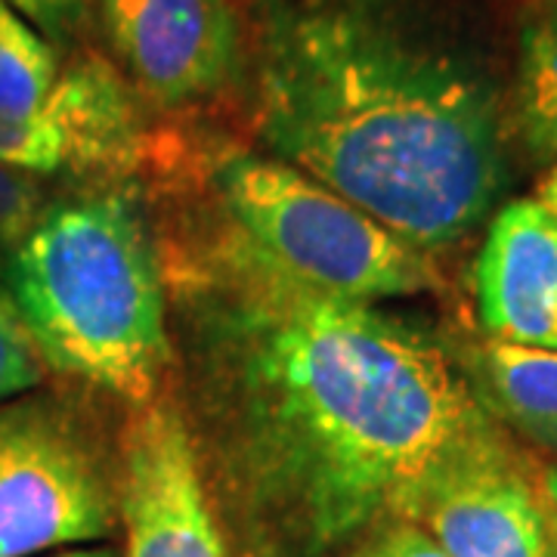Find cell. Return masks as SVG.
<instances>
[{
  "label": "cell",
  "mask_w": 557,
  "mask_h": 557,
  "mask_svg": "<svg viewBox=\"0 0 557 557\" xmlns=\"http://www.w3.org/2000/svg\"><path fill=\"white\" fill-rule=\"evenodd\" d=\"M161 267L183 416L255 557L354 548L498 428L434 332L285 276L226 223Z\"/></svg>",
  "instance_id": "obj_1"
},
{
  "label": "cell",
  "mask_w": 557,
  "mask_h": 557,
  "mask_svg": "<svg viewBox=\"0 0 557 557\" xmlns=\"http://www.w3.org/2000/svg\"><path fill=\"white\" fill-rule=\"evenodd\" d=\"M255 127L424 255L468 239L508 180L496 81L406 0H270Z\"/></svg>",
  "instance_id": "obj_2"
},
{
  "label": "cell",
  "mask_w": 557,
  "mask_h": 557,
  "mask_svg": "<svg viewBox=\"0 0 557 557\" xmlns=\"http://www.w3.org/2000/svg\"><path fill=\"white\" fill-rule=\"evenodd\" d=\"M0 282L57 372L143 406L174 369L168 282L137 193L97 183L50 201Z\"/></svg>",
  "instance_id": "obj_3"
},
{
  "label": "cell",
  "mask_w": 557,
  "mask_h": 557,
  "mask_svg": "<svg viewBox=\"0 0 557 557\" xmlns=\"http://www.w3.org/2000/svg\"><path fill=\"white\" fill-rule=\"evenodd\" d=\"M223 223L285 276L359 304L434 292L424 251L341 199L298 168L251 152H226L211 168Z\"/></svg>",
  "instance_id": "obj_4"
},
{
  "label": "cell",
  "mask_w": 557,
  "mask_h": 557,
  "mask_svg": "<svg viewBox=\"0 0 557 557\" xmlns=\"http://www.w3.org/2000/svg\"><path fill=\"white\" fill-rule=\"evenodd\" d=\"M119 527V465L57 394L0 406V557L94 545Z\"/></svg>",
  "instance_id": "obj_5"
},
{
  "label": "cell",
  "mask_w": 557,
  "mask_h": 557,
  "mask_svg": "<svg viewBox=\"0 0 557 557\" xmlns=\"http://www.w3.org/2000/svg\"><path fill=\"white\" fill-rule=\"evenodd\" d=\"M119 557H233L186 416L168 397L134 406L119 440Z\"/></svg>",
  "instance_id": "obj_6"
},
{
  "label": "cell",
  "mask_w": 557,
  "mask_h": 557,
  "mask_svg": "<svg viewBox=\"0 0 557 557\" xmlns=\"http://www.w3.org/2000/svg\"><path fill=\"white\" fill-rule=\"evenodd\" d=\"M449 557H555L557 520L542 483L502 431L443 461L409 515Z\"/></svg>",
  "instance_id": "obj_7"
},
{
  "label": "cell",
  "mask_w": 557,
  "mask_h": 557,
  "mask_svg": "<svg viewBox=\"0 0 557 557\" xmlns=\"http://www.w3.org/2000/svg\"><path fill=\"white\" fill-rule=\"evenodd\" d=\"M100 13L131 81L164 109L214 97L239 69L230 0H100Z\"/></svg>",
  "instance_id": "obj_8"
},
{
  "label": "cell",
  "mask_w": 557,
  "mask_h": 557,
  "mask_svg": "<svg viewBox=\"0 0 557 557\" xmlns=\"http://www.w3.org/2000/svg\"><path fill=\"white\" fill-rule=\"evenodd\" d=\"M478 313L490 338L548 347L557 310V218L539 201L498 211L478 260Z\"/></svg>",
  "instance_id": "obj_9"
},
{
  "label": "cell",
  "mask_w": 557,
  "mask_h": 557,
  "mask_svg": "<svg viewBox=\"0 0 557 557\" xmlns=\"http://www.w3.org/2000/svg\"><path fill=\"white\" fill-rule=\"evenodd\" d=\"M461 366L490 416L533 443L557 446V350L486 338Z\"/></svg>",
  "instance_id": "obj_10"
},
{
  "label": "cell",
  "mask_w": 557,
  "mask_h": 557,
  "mask_svg": "<svg viewBox=\"0 0 557 557\" xmlns=\"http://www.w3.org/2000/svg\"><path fill=\"white\" fill-rule=\"evenodd\" d=\"M511 124L533 159L557 164V0H539L520 25Z\"/></svg>",
  "instance_id": "obj_11"
},
{
  "label": "cell",
  "mask_w": 557,
  "mask_h": 557,
  "mask_svg": "<svg viewBox=\"0 0 557 557\" xmlns=\"http://www.w3.org/2000/svg\"><path fill=\"white\" fill-rule=\"evenodd\" d=\"M60 78L50 40L0 0V115L32 119Z\"/></svg>",
  "instance_id": "obj_12"
},
{
  "label": "cell",
  "mask_w": 557,
  "mask_h": 557,
  "mask_svg": "<svg viewBox=\"0 0 557 557\" xmlns=\"http://www.w3.org/2000/svg\"><path fill=\"white\" fill-rule=\"evenodd\" d=\"M0 164L28 174H78V152L60 112L44 100L32 119L0 115Z\"/></svg>",
  "instance_id": "obj_13"
},
{
  "label": "cell",
  "mask_w": 557,
  "mask_h": 557,
  "mask_svg": "<svg viewBox=\"0 0 557 557\" xmlns=\"http://www.w3.org/2000/svg\"><path fill=\"white\" fill-rule=\"evenodd\" d=\"M50 208L38 174L0 164V255L10 258Z\"/></svg>",
  "instance_id": "obj_14"
},
{
  "label": "cell",
  "mask_w": 557,
  "mask_h": 557,
  "mask_svg": "<svg viewBox=\"0 0 557 557\" xmlns=\"http://www.w3.org/2000/svg\"><path fill=\"white\" fill-rule=\"evenodd\" d=\"M47 372L38 344L22 329V322L0 313V406L38 391Z\"/></svg>",
  "instance_id": "obj_15"
},
{
  "label": "cell",
  "mask_w": 557,
  "mask_h": 557,
  "mask_svg": "<svg viewBox=\"0 0 557 557\" xmlns=\"http://www.w3.org/2000/svg\"><path fill=\"white\" fill-rule=\"evenodd\" d=\"M344 557H449L412 520H387L359 539Z\"/></svg>",
  "instance_id": "obj_16"
},
{
  "label": "cell",
  "mask_w": 557,
  "mask_h": 557,
  "mask_svg": "<svg viewBox=\"0 0 557 557\" xmlns=\"http://www.w3.org/2000/svg\"><path fill=\"white\" fill-rule=\"evenodd\" d=\"M3 3L13 7L28 25H35L38 35L65 44L78 35L90 0H3Z\"/></svg>",
  "instance_id": "obj_17"
},
{
  "label": "cell",
  "mask_w": 557,
  "mask_h": 557,
  "mask_svg": "<svg viewBox=\"0 0 557 557\" xmlns=\"http://www.w3.org/2000/svg\"><path fill=\"white\" fill-rule=\"evenodd\" d=\"M539 205L548 211V214H555L557 218V164L555 171H552V177L542 183V189H539Z\"/></svg>",
  "instance_id": "obj_18"
},
{
  "label": "cell",
  "mask_w": 557,
  "mask_h": 557,
  "mask_svg": "<svg viewBox=\"0 0 557 557\" xmlns=\"http://www.w3.org/2000/svg\"><path fill=\"white\" fill-rule=\"evenodd\" d=\"M542 493H545V502H548V508L555 511V520H557V465L552 468H545V474H542Z\"/></svg>",
  "instance_id": "obj_19"
},
{
  "label": "cell",
  "mask_w": 557,
  "mask_h": 557,
  "mask_svg": "<svg viewBox=\"0 0 557 557\" xmlns=\"http://www.w3.org/2000/svg\"><path fill=\"white\" fill-rule=\"evenodd\" d=\"M50 557H119L112 548H69V552H57V555H50Z\"/></svg>",
  "instance_id": "obj_20"
},
{
  "label": "cell",
  "mask_w": 557,
  "mask_h": 557,
  "mask_svg": "<svg viewBox=\"0 0 557 557\" xmlns=\"http://www.w3.org/2000/svg\"><path fill=\"white\" fill-rule=\"evenodd\" d=\"M0 313L10 319H16L20 322V317H16V310H13V300H10V295H7V288H3V282H0Z\"/></svg>",
  "instance_id": "obj_21"
},
{
  "label": "cell",
  "mask_w": 557,
  "mask_h": 557,
  "mask_svg": "<svg viewBox=\"0 0 557 557\" xmlns=\"http://www.w3.org/2000/svg\"><path fill=\"white\" fill-rule=\"evenodd\" d=\"M548 350H557V310H555V329H552V344H548Z\"/></svg>",
  "instance_id": "obj_22"
},
{
  "label": "cell",
  "mask_w": 557,
  "mask_h": 557,
  "mask_svg": "<svg viewBox=\"0 0 557 557\" xmlns=\"http://www.w3.org/2000/svg\"><path fill=\"white\" fill-rule=\"evenodd\" d=\"M245 557H255V555H245Z\"/></svg>",
  "instance_id": "obj_23"
},
{
  "label": "cell",
  "mask_w": 557,
  "mask_h": 557,
  "mask_svg": "<svg viewBox=\"0 0 557 557\" xmlns=\"http://www.w3.org/2000/svg\"><path fill=\"white\" fill-rule=\"evenodd\" d=\"M555 557H557V548H555Z\"/></svg>",
  "instance_id": "obj_24"
}]
</instances>
